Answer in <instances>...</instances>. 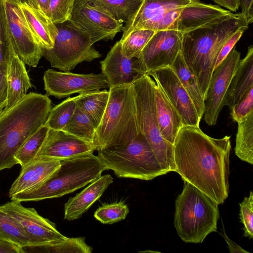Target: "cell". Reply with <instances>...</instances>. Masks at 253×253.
I'll return each instance as SVG.
<instances>
[{
    "mask_svg": "<svg viewBox=\"0 0 253 253\" xmlns=\"http://www.w3.org/2000/svg\"><path fill=\"white\" fill-rule=\"evenodd\" d=\"M230 138H214L199 126H183L173 145L175 171L218 205L229 192Z\"/></svg>",
    "mask_w": 253,
    "mask_h": 253,
    "instance_id": "6da1fadb",
    "label": "cell"
},
{
    "mask_svg": "<svg viewBox=\"0 0 253 253\" xmlns=\"http://www.w3.org/2000/svg\"><path fill=\"white\" fill-rule=\"evenodd\" d=\"M249 25L243 13L230 12L182 34L180 53L195 75L204 98L220 49L239 29Z\"/></svg>",
    "mask_w": 253,
    "mask_h": 253,
    "instance_id": "7a4b0ae2",
    "label": "cell"
},
{
    "mask_svg": "<svg viewBox=\"0 0 253 253\" xmlns=\"http://www.w3.org/2000/svg\"><path fill=\"white\" fill-rule=\"evenodd\" d=\"M51 108V101L46 94L30 92L0 113V171L17 164L16 154L45 124Z\"/></svg>",
    "mask_w": 253,
    "mask_h": 253,
    "instance_id": "3957f363",
    "label": "cell"
},
{
    "mask_svg": "<svg viewBox=\"0 0 253 253\" xmlns=\"http://www.w3.org/2000/svg\"><path fill=\"white\" fill-rule=\"evenodd\" d=\"M105 170L98 156L93 153L61 160L60 167L47 179L10 199L21 202L59 198L92 182Z\"/></svg>",
    "mask_w": 253,
    "mask_h": 253,
    "instance_id": "277c9868",
    "label": "cell"
},
{
    "mask_svg": "<svg viewBox=\"0 0 253 253\" xmlns=\"http://www.w3.org/2000/svg\"><path fill=\"white\" fill-rule=\"evenodd\" d=\"M109 92L108 104L93 142L97 151L126 144L140 133L131 84L109 87Z\"/></svg>",
    "mask_w": 253,
    "mask_h": 253,
    "instance_id": "5b68a950",
    "label": "cell"
},
{
    "mask_svg": "<svg viewBox=\"0 0 253 253\" xmlns=\"http://www.w3.org/2000/svg\"><path fill=\"white\" fill-rule=\"evenodd\" d=\"M182 192L175 200L174 225L185 243H201L217 232L218 204L197 187L184 181Z\"/></svg>",
    "mask_w": 253,
    "mask_h": 253,
    "instance_id": "8992f818",
    "label": "cell"
},
{
    "mask_svg": "<svg viewBox=\"0 0 253 253\" xmlns=\"http://www.w3.org/2000/svg\"><path fill=\"white\" fill-rule=\"evenodd\" d=\"M97 156L105 170H112L119 177L149 180L168 173L141 132L126 144L98 151Z\"/></svg>",
    "mask_w": 253,
    "mask_h": 253,
    "instance_id": "52a82bcc",
    "label": "cell"
},
{
    "mask_svg": "<svg viewBox=\"0 0 253 253\" xmlns=\"http://www.w3.org/2000/svg\"><path fill=\"white\" fill-rule=\"evenodd\" d=\"M153 79L145 74L131 84L140 132L145 137L161 167L175 171L173 145L162 135L157 119Z\"/></svg>",
    "mask_w": 253,
    "mask_h": 253,
    "instance_id": "ba28073f",
    "label": "cell"
},
{
    "mask_svg": "<svg viewBox=\"0 0 253 253\" xmlns=\"http://www.w3.org/2000/svg\"><path fill=\"white\" fill-rule=\"evenodd\" d=\"M56 26L58 33L53 47L42 48L43 56L52 67L68 72L82 62H91L101 57L87 33L69 20Z\"/></svg>",
    "mask_w": 253,
    "mask_h": 253,
    "instance_id": "9c48e42d",
    "label": "cell"
},
{
    "mask_svg": "<svg viewBox=\"0 0 253 253\" xmlns=\"http://www.w3.org/2000/svg\"><path fill=\"white\" fill-rule=\"evenodd\" d=\"M196 0H143L135 15L126 22L121 39L140 29L156 32L176 30V22L182 9Z\"/></svg>",
    "mask_w": 253,
    "mask_h": 253,
    "instance_id": "30bf717a",
    "label": "cell"
},
{
    "mask_svg": "<svg viewBox=\"0 0 253 253\" xmlns=\"http://www.w3.org/2000/svg\"><path fill=\"white\" fill-rule=\"evenodd\" d=\"M3 0L13 50L25 64L36 67L43 56L42 48L26 21L20 0Z\"/></svg>",
    "mask_w": 253,
    "mask_h": 253,
    "instance_id": "8fae6325",
    "label": "cell"
},
{
    "mask_svg": "<svg viewBox=\"0 0 253 253\" xmlns=\"http://www.w3.org/2000/svg\"><path fill=\"white\" fill-rule=\"evenodd\" d=\"M182 33L175 30L156 32L136 58L138 71L142 74L170 66L180 52Z\"/></svg>",
    "mask_w": 253,
    "mask_h": 253,
    "instance_id": "7c38bea8",
    "label": "cell"
},
{
    "mask_svg": "<svg viewBox=\"0 0 253 253\" xmlns=\"http://www.w3.org/2000/svg\"><path fill=\"white\" fill-rule=\"evenodd\" d=\"M240 56V52L234 47L213 72L205 98L204 120L209 126L216 124L220 111L226 105L227 91Z\"/></svg>",
    "mask_w": 253,
    "mask_h": 253,
    "instance_id": "4fadbf2b",
    "label": "cell"
},
{
    "mask_svg": "<svg viewBox=\"0 0 253 253\" xmlns=\"http://www.w3.org/2000/svg\"><path fill=\"white\" fill-rule=\"evenodd\" d=\"M43 80L46 95L59 99L75 93L109 88L102 73L81 74L47 69L44 73Z\"/></svg>",
    "mask_w": 253,
    "mask_h": 253,
    "instance_id": "5bb4252c",
    "label": "cell"
},
{
    "mask_svg": "<svg viewBox=\"0 0 253 253\" xmlns=\"http://www.w3.org/2000/svg\"><path fill=\"white\" fill-rule=\"evenodd\" d=\"M0 208L22 227L31 243L30 247L42 246L67 238L57 230L54 223L41 216L34 208L24 207L21 202L13 200Z\"/></svg>",
    "mask_w": 253,
    "mask_h": 253,
    "instance_id": "9a60e30c",
    "label": "cell"
},
{
    "mask_svg": "<svg viewBox=\"0 0 253 253\" xmlns=\"http://www.w3.org/2000/svg\"><path fill=\"white\" fill-rule=\"evenodd\" d=\"M69 21L87 33L94 43L113 40L124 27L123 22L90 6L84 0H75Z\"/></svg>",
    "mask_w": 253,
    "mask_h": 253,
    "instance_id": "2e32d148",
    "label": "cell"
},
{
    "mask_svg": "<svg viewBox=\"0 0 253 253\" xmlns=\"http://www.w3.org/2000/svg\"><path fill=\"white\" fill-rule=\"evenodd\" d=\"M161 86L180 116L183 126H199V118L194 104L171 66L147 73Z\"/></svg>",
    "mask_w": 253,
    "mask_h": 253,
    "instance_id": "e0dca14e",
    "label": "cell"
},
{
    "mask_svg": "<svg viewBox=\"0 0 253 253\" xmlns=\"http://www.w3.org/2000/svg\"><path fill=\"white\" fill-rule=\"evenodd\" d=\"M94 145L64 130L50 129L35 159L59 161L92 154Z\"/></svg>",
    "mask_w": 253,
    "mask_h": 253,
    "instance_id": "ac0fdd59",
    "label": "cell"
},
{
    "mask_svg": "<svg viewBox=\"0 0 253 253\" xmlns=\"http://www.w3.org/2000/svg\"><path fill=\"white\" fill-rule=\"evenodd\" d=\"M135 58L124 54L120 41L115 43L100 62L101 73L109 87L131 85L143 75L137 70Z\"/></svg>",
    "mask_w": 253,
    "mask_h": 253,
    "instance_id": "d6986e66",
    "label": "cell"
},
{
    "mask_svg": "<svg viewBox=\"0 0 253 253\" xmlns=\"http://www.w3.org/2000/svg\"><path fill=\"white\" fill-rule=\"evenodd\" d=\"M230 12L218 5L196 0L180 12L176 22V30L182 34L204 26Z\"/></svg>",
    "mask_w": 253,
    "mask_h": 253,
    "instance_id": "ffe728a7",
    "label": "cell"
},
{
    "mask_svg": "<svg viewBox=\"0 0 253 253\" xmlns=\"http://www.w3.org/2000/svg\"><path fill=\"white\" fill-rule=\"evenodd\" d=\"M60 161L36 159L21 168L17 178L11 185L9 197L31 189L47 179L59 167Z\"/></svg>",
    "mask_w": 253,
    "mask_h": 253,
    "instance_id": "44dd1931",
    "label": "cell"
},
{
    "mask_svg": "<svg viewBox=\"0 0 253 253\" xmlns=\"http://www.w3.org/2000/svg\"><path fill=\"white\" fill-rule=\"evenodd\" d=\"M113 182L110 174L101 176L75 196L70 198L64 205V219L71 221L80 218L98 200Z\"/></svg>",
    "mask_w": 253,
    "mask_h": 253,
    "instance_id": "7402d4cb",
    "label": "cell"
},
{
    "mask_svg": "<svg viewBox=\"0 0 253 253\" xmlns=\"http://www.w3.org/2000/svg\"><path fill=\"white\" fill-rule=\"evenodd\" d=\"M153 85L156 113L160 131L163 138L173 145L179 131L183 126L181 118L161 86L154 80Z\"/></svg>",
    "mask_w": 253,
    "mask_h": 253,
    "instance_id": "603a6c76",
    "label": "cell"
},
{
    "mask_svg": "<svg viewBox=\"0 0 253 253\" xmlns=\"http://www.w3.org/2000/svg\"><path fill=\"white\" fill-rule=\"evenodd\" d=\"M25 64L12 48L7 64V99L4 110L8 109L22 99L32 87V84Z\"/></svg>",
    "mask_w": 253,
    "mask_h": 253,
    "instance_id": "cb8c5ba5",
    "label": "cell"
},
{
    "mask_svg": "<svg viewBox=\"0 0 253 253\" xmlns=\"http://www.w3.org/2000/svg\"><path fill=\"white\" fill-rule=\"evenodd\" d=\"M253 88V46L241 59L227 91L226 105L230 109Z\"/></svg>",
    "mask_w": 253,
    "mask_h": 253,
    "instance_id": "d4e9b609",
    "label": "cell"
},
{
    "mask_svg": "<svg viewBox=\"0 0 253 253\" xmlns=\"http://www.w3.org/2000/svg\"><path fill=\"white\" fill-rule=\"evenodd\" d=\"M19 4L26 21L37 42L42 48L53 47L58 29L44 14L33 8L23 0Z\"/></svg>",
    "mask_w": 253,
    "mask_h": 253,
    "instance_id": "484cf974",
    "label": "cell"
},
{
    "mask_svg": "<svg viewBox=\"0 0 253 253\" xmlns=\"http://www.w3.org/2000/svg\"><path fill=\"white\" fill-rule=\"evenodd\" d=\"M170 66L191 99L201 120L205 112V98L195 75L185 62L180 52Z\"/></svg>",
    "mask_w": 253,
    "mask_h": 253,
    "instance_id": "4316f807",
    "label": "cell"
},
{
    "mask_svg": "<svg viewBox=\"0 0 253 253\" xmlns=\"http://www.w3.org/2000/svg\"><path fill=\"white\" fill-rule=\"evenodd\" d=\"M84 0L114 19L125 23L135 15L143 1V0Z\"/></svg>",
    "mask_w": 253,
    "mask_h": 253,
    "instance_id": "83f0119b",
    "label": "cell"
},
{
    "mask_svg": "<svg viewBox=\"0 0 253 253\" xmlns=\"http://www.w3.org/2000/svg\"><path fill=\"white\" fill-rule=\"evenodd\" d=\"M109 90H97L80 94L77 106L92 121L97 128L106 110Z\"/></svg>",
    "mask_w": 253,
    "mask_h": 253,
    "instance_id": "f1b7e54d",
    "label": "cell"
},
{
    "mask_svg": "<svg viewBox=\"0 0 253 253\" xmlns=\"http://www.w3.org/2000/svg\"><path fill=\"white\" fill-rule=\"evenodd\" d=\"M235 155L241 160L253 164V112L238 123L234 149Z\"/></svg>",
    "mask_w": 253,
    "mask_h": 253,
    "instance_id": "f546056e",
    "label": "cell"
},
{
    "mask_svg": "<svg viewBox=\"0 0 253 253\" xmlns=\"http://www.w3.org/2000/svg\"><path fill=\"white\" fill-rule=\"evenodd\" d=\"M0 240L22 249L32 246L28 236L21 225L0 208Z\"/></svg>",
    "mask_w": 253,
    "mask_h": 253,
    "instance_id": "4dcf8cb0",
    "label": "cell"
},
{
    "mask_svg": "<svg viewBox=\"0 0 253 253\" xmlns=\"http://www.w3.org/2000/svg\"><path fill=\"white\" fill-rule=\"evenodd\" d=\"M79 96L80 94L69 97L51 108L44 125L50 129L64 130L74 113Z\"/></svg>",
    "mask_w": 253,
    "mask_h": 253,
    "instance_id": "1f68e13d",
    "label": "cell"
},
{
    "mask_svg": "<svg viewBox=\"0 0 253 253\" xmlns=\"http://www.w3.org/2000/svg\"><path fill=\"white\" fill-rule=\"evenodd\" d=\"M49 130L43 125L28 137L15 156L17 164L23 168L35 160Z\"/></svg>",
    "mask_w": 253,
    "mask_h": 253,
    "instance_id": "d6a6232c",
    "label": "cell"
},
{
    "mask_svg": "<svg viewBox=\"0 0 253 253\" xmlns=\"http://www.w3.org/2000/svg\"><path fill=\"white\" fill-rule=\"evenodd\" d=\"M96 129L91 119L77 106L64 131L93 144Z\"/></svg>",
    "mask_w": 253,
    "mask_h": 253,
    "instance_id": "836d02e7",
    "label": "cell"
},
{
    "mask_svg": "<svg viewBox=\"0 0 253 253\" xmlns=\"http://www.w3.org/2000/svg\"><path fill=\"white\" fill-rule=\"evenodd\" d=\"M38 252L55 253H91L92 249L85 241L84 237L66 238L40 247H30Z\"/></svg>",
    "mask_w": 253,
    "mask_h": 253,
    "instance_id": "e575fe53",
    "label": "cell"
},
{
    "mask_svg": "<svg viewBox=\"0 0 253 253\" xmlns=\"http://www.w3.org/2000/svg\"><path fill=\"white\" fill-rule=\"evenodd\" d=\"M156 31L149 29H137L130 32L120 41L124 54L129 58H137Z\"/></svg>",
    "mask_w": 253,
    "mask_h": 253,
    "instance_id": "d590c367",
    "label": "cell"
},
{
    "mask_svg": "<svg viewBox=\"0 0 253 253\" xmlns=\"http://www.w3.org/2000/svg\"><path fill=\"white\" fill-rule=\"evenodd\" d=\"M129 209L124 202L104 204L94 213L96 219L103 224H113L126 218Z\"/></svg>",
    "mask_w": 253,
    "mask_h": 253,
    "instance_id": "8d00e7d4",
    "label": "cell"
},
{
    "mask_svg": "<svg viewBox=\"0 0 253 253\" xmlns=\"http://www.w3.org/2000/svg\"><path fill=\"white\" fill-rule=\"evenodd\" d=\"M12 48L4 0H0V66L8 62Z\"/></svg>",
    "mask_w": 253,
    "mask_h": 253,
    "instance_id": "74e56055",
    "label": "cell"
},
{
    "mask_svg": "<svg viewBox=\"0 0 253 253\" xmlns=\"http://www.w3.org/2000/svg\"><path fill=\"white\" fill-rule=\"evenodd\" d=\"M75 0H49L48 18L55 24L69 20Z\"/></svg>",
    "mask_w": 253,
    "mask_h": 253,
    "instance_id": "f35d334b",
    "label": "cell"
},
{
    "mask_svg": "<svg viewBox=\"0 0 253 253\" xmlns=\"http://www.w3.org/2000/svg\"><path fill=\"white\" fill-rule=\"evenodd\" d=\"M240 222L244 225V236L253 238V192H250L249 197L244 198L239 204Z\"/></svg>",
    "mask_w": 253,
    "mask_h": 253,
    "instance_id": "ab89813d",
    "label": "cell"
},
{
    "mask_svg": "<svg viewBox=\"0 0 253 253\" xmlns=\"http://www.w3.org/2000/svg\"><path fill=\"white\" fill-rule=\"evenodd\" d=\"M232 120L239 123L253 112V88L230 109Z\"/></svg>",
    "mask_w": 253,
    "mask_h": 253,
    "instance_id": "60d3db41",
    "label": "cell"
},
{
    "mask_svg": "<svg viewBox=\"0 0 253 253\" xmlns=\"http://www.w3.org/2000/svg\"><path fill=\"white\" fill-rule=\"evenodd\" d=\"M248 28L243 27L239 29L223 44L217 55L214 70L225 59Z\"/></svg>",
    "mask_w": 253,
    "mask_h": 253,
    "instance_id": "b9f144b4",
    "label": "cell"
},
{
    "mask_svg": "<svg viewBox=\"0 0 253 253\" xmlns=\"http://www.w3.org/2000/svg\"><path fill=\"white\" fill-rule=\"evenodd\" d=\"M7 64L8 62L0 66V113L4 110L7 103V85L6 71Z\"/></svg>",
    "mask_w": 253,
    "mask_h": 253,
    "instance_id": "7bdbcfd3",
    "label": "cell"
},
{
    "mask_svg": "<svg viewBox=\"0 0 253 253\" xmlns=\"http://www.w3.org/2000/svg\"><path fill=\"white\" fill-rule=\"evenodd\" d=\"M48 17L49 0H23Z\"/></svg>",
    "mask_w": 253,
    "mask_h": 253,
    "instance_id": "ee69618b",
    "label": "cell"
},
{
    "mask_svg": "<svg viewBox=\"0 0 253 253\" xmlns=\"http://www.w3.org/2000/svg\"><path fill=\"white\" fill-rule=\"evenodd\" d=\"M240 6L241 12L246 16L249 24L252 23L253 21V0H240Z\"/></svg>",
    "mask_w": 253,
    "mask_h": 253,
    "instance_id": "f6af8a7d",
    "label": "cell"
},
{
    "mask_svg": "<svg viewBox=\"0 0 253 253\" xmlns=\"http://www.w3.org/2000/svg\"><path fill=\"white\" fill-rule=\"evenodd\" d=\"M23 249L9 242L0 240V253H24Z\"/></svg>",
    "mask_w": 253,
    "mask_h": 253,
    "instance_id": "bcb514c9",
    "label": "cell"
},
{
    "mask_svg": "<svg viewBox=\"0 0 253 253\" xmlns=\"http://www.w3.org/2000/svg\"><path fill=\"white\" fill-rule=\"evenodd\" d=\"M216 4L220 5L232 12H236L240 7V0H212Z\"/></svg>",
    "mask_w": 253,
    "mask_h": 253,
    "instance_id": "7dc6e473",
    "label": "cell"
}]
</instances>
